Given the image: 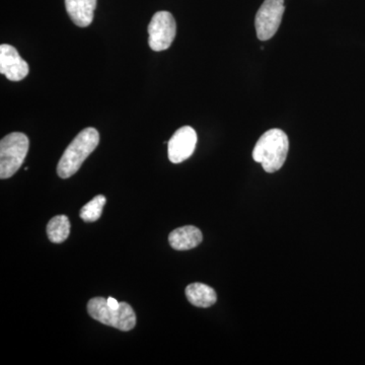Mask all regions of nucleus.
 Returning a JSON list of instances; mask_svg holds the SVG:
<instances>
[{
  "mask_svg": "<svg viewBox=\"0 0 365 365\" xmlns=\"http://www.w3.org/2000/svg\"><path fill=\"white\" fill-rule=\"evenodd\" d=\"M289 150V140L284 131L271 129L257 141L253 150L255 162L261 163L269 174L277 172L284 165Z\"/></svg>",
  "mask_w": 365,
  "mask_h": 365,
  "instance_id": "nucleus-1",
  "label": "nucleus"
},
{
  "mask_svg": "<svg viewBox=\"0 0 365 365\" xmlns=\"http://www.w3.org/2000/svg\"><path fill=\"white\" fill-rule=\"evenodd\" d=\"M100 143L97 129L86 128L67 146L57 165V174L61 179H68L81 169V165Z\"/></svg>",
  "mask_w": 365,
  "mask_h": 365,
  "instance_id": "nucleus-2",
  "label": "nucleus"
},
{
  "mask_svg": "<svg viewBox=\"0 0 365 365\" xmlns=\"http://www.w3.org/2000/svg\"><path fill=\"white\" fill-rule=\"evenodd\" d=\"M88 312L96 321L124 332L132 330L136 325V314L127 302H120L118 309H113L108 304L107 299L95 297L88 302Z\"/></svg>",
  "mask_w": 365,
  "mask_h": 365,
  "instance_id": "nucleus-3",
  "label": "nucleus"
},
{
  "mask_svg": "<svg viewBox=\"0 0 365 365\" xmlns=\"http://www.w3.org/2000/svg\"><path fill=\"white\" fill-rule=\"evenodd\" d=\"M28 136L21 132H13L0 141V178L13 177L24 163L28 155Z\"/></svg>",
  "mask_w": 365,
  "mask_h": 365,
  "instance_id": "nucleus-4",
  "label": "nucleus"
},
{
  "mask_svg": "<svg viewBox=\"0 0 365 365\" xmlns=\"http://www.w3.org/2000/svg\"><path fill=\"white\" fill-rule=\"evenodd\" d=\"M177 25L173 14L169 11H158L151 19L148 26V44L153 51L169 49L176 38Z\"/></svg>",
  "mask_w": 365,
  "mask_h": 365,
  "instance_id": "nucleus-5",
  "label": "nucleus"
},
{
  "mask_svg": "<svg viewBox=\"0 0 365 365\" xmlns=\"http://www.w3.org/2000/svg\"><path fill=\"white\" fill-rule=\"evenodd\" d=\"M284 0H265L255 19L259 40L268 41L279 29L284 14Z\"/></svg>",
  "mask_w": 365,
  "mask_h": 365,
  "instance_id": "nucleus-6",
  "label": "nucleus"
},
{
  "mask_svg": "<svg viewBox=\"0 0 365 365\" xmlns=\"http://www.w3.org/2000/svg\"><path fill=\"white\" fill-rule=\"evenodd\" d=\"M197 133L192 127L184 126L175 132L168 143V155L173 163H181L194 153Z\"/></svg>",
  "mask_w": 365,
  "mask_h": 365,
  "instance_id": "nucleus-7",
  "label": "nucleus"
},
{
  "mask_svg": "<svg viewBox=\"0 0 365 365\" xmlns=\"http://www.w3.org/2000/svg\"><path fill=\"white\" fill-rule=\"evenodd\" d=\"M30 67L21 58L18 50L11 45L0 46V72L11 81H20L26 78Z\"/></svg>",
  "mask_w": 365,
  "mask_h": 365,
  "instance_id": "nucleus-8",
  "label": "nucleus"
},
{
  "mask_svg": "<svg viewBox=\"0 0 365 365\" xmlns=\"http://www.w3.org/2000/svg\"><path fill=\"white\" fill-rule=\"evenodd\" d=\"M202 232L193 225L177 228L169 235L170 247L177 251H188L196 248L202 242Z\"/></svg>",
  "mask_w": 365,
  "mask_h": 365,
  "instance_id": "nucleus-9",
  "label": "nucleus"
},
{
  "mask_svg": "<svg viewBox=\"0 0 365 365\" xmlns=\"http://www.w3.org/2000/svg\"><path fill=\"white\" fill-rule=\"evenodd\" d=\"M97 0H66L67 14L71 21L81 28L91 25L93 20Z\"/></svg>",
  "mask_w": 365,
  "mask_h": 365,
  "instance_id": "nucleus-10",
  "label": "nucleus"
},
{
  "mask_svg": "<svg viewBox=\"0 0 365 365\" xmlns=\"http://www.w3.org/2000/svg\"><path fill=\"white\" fill-rule=\"evenodd\" d=\"M190 304L198 307H210L217 300V295L212 287L203 283H192L185 290Z\"/></svg>",
  "mask_w": 365,
  "mask_h": 365,
  "instance_id": "nucleus-11",
  "label": "nucleus"
},
{
  "mask_svg": "<svg viewBox=\"0 0 365 365\" xmlns=\"http://www.w3.org/2000/svg\"><path fill=\"white\" fill-rule=\"evenodd\" d=\"M71 235V222L66 215H57L47 225V235L50 242L61 244Z\"/></svg>",
  "mask_w": 365,
  "mask_h": 365,
  "instance_id": "nucleus-12",
  "label": "nucleus"
},
{
  "mask_svg": "<svg viewBox=\"0 0 365 365\" xmlns=\"http://www.w3.org/2000/svg\"><path fill=\"white\" fill-rule=\"evenodd\" d=\"M107 202L105 196L98 195L91 199L90 202L86 203L79 211V216L86 222H97L103 213V208Z\"/></svg>",
  "mask_w": 365,
  "mask_h": 365,
  "instance_id": "nucleus-13",
  "label": "nucleus"
},
{
  "mask_svg": "<svg viewBox=\"0 0 365 365\" xmlns=\"http://www.w3.org/2000/svg\"><path fill=\"white\" fill-rule=\"evenodd\" d=\"M108 304L110 307H113V309H118L120 307V302H118L114 297H108L107 299Z\"/></svg>",
  "mask_w": 365,
  "mask_h": 365,
  "instance_id": "nucleus-14",
  "label": "nucleus"
}]
</instances>
